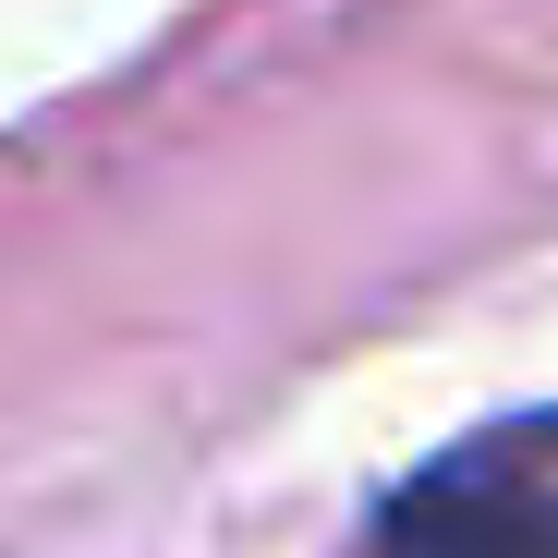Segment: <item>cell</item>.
Returning <instances> with one entry per match:
<instances>
[{"label":"cell","instance_id":"6da1fadb","mask_svg":"<svg viewBox=\"0 0 558 558\" xmlns=\"http://www.w3.org/2000/svg\"><path fill=\"white\" fill-rule=\"evenodd\" d=\"M352 558H558V413H498L364 510Z\"/></svg>","mask_w":558,"mask_h":558}]
</instances>
